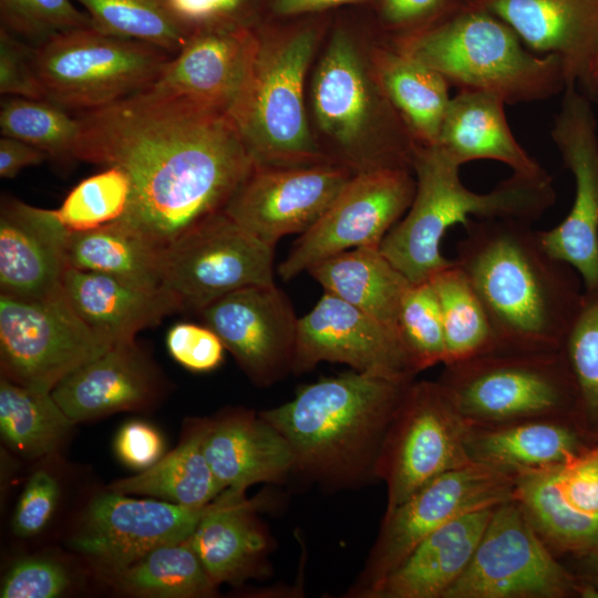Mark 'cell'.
I'll return each instance as SVG.
<instances>
[{
    "label": "cell",
    "instance_id": "cell-30",
    "mask_svg": "<svg viewBox=\"0 0 598 598\" xmlns=\"http://www.w3.org/2000/svg\"><path fill=\"white\" fill-rule=\"evenodd\" d=\"M63 291L81 319L112 344L134 342L140 331L181 311L164 289H143L71 267L63 278Z\"/></svg>",
    "mask_w": 598,
    "mask_h": 598
},
{
    "label": "cell",
    "instance_id": "cell-27",
    "mask_svg": "<svg viewBox=\"0 0 598 598\" xmlns=\"http://www.w3.org/2000/svg\"><path fill=\"white\" fill-rule=\"evenodd\" d=\"M259 505L246 498V492L226 488L188 538L217 586L266 570L271 540L256 515Z\"/></svg>",
    "mask_w": 598,
    "mask_h": 598
},
{
    "label": "cell",
    "instance_id": "cell-55",
    "mask_svg": "<svg viewBox=\"0 0 598 598\" xmlns=\"http://www.w3.org/2000/svg\"><path fill=\"white\" fill-rule=\"evenodd\" d=\"M586 90L590 94H598V52L595 56L594 63L591 65L589 81Z\"/></svg>",
    "mask_w": 598,
    "mask_h": 598
},
{
    "label": "cell",
    "instance_id": "cell-43",
    "mask_svg": "<svg viewBox=\"0 0 598 598\" xmlns=\"http://www.w3.org/2000/svg\"><path fill=\"white\" fill-rule=\"evenodd\" d=\"M396 331L417 373L444 364V327L431 280L411 283L401 302Z\"/></svg>",
    "mask_w": 598,
    "mask_h": 598
},
{
    "label": "cell",
    "instance_id": "cell-8",
    "mask_svg": "<svg viewBox=\"0 0 598 598\" xmlns=\"http://www.w3.org/2000/svg\"><path fill=\"white\" fill-rule=\"evenodd\" d=\"M173 55L137 40L72 29L33 47L44 100L85 113L147 87Z\"/></svg>",
    "mask_w": 598,
    "mask_h": 598
},
{
    "label": "cell",
    "instance_id": "cell-38",
    "mask_svg": "<svg viewBox=\"0 0 598 598\" xmlns=\"http://www.w3.org/2000/svg\"><path fill=\"white\" fill-rule=\"evenodd\" d=\"M430 280L443 320L444 364L496 351L495 337L483 305L454 259Z\"/></svg>",
    "mask_w": 598,
    "mask_h": 598
},
{
    "label": "cell",
    "instance_id": "cell-18",
    "mask_svg": "<svg viewBox=\"0 0 598 598\" xmlns=\"http://www.w3.org/2000/svg\"><path fill=\"white\" fill-rule=\"evenodd\" d=\"M214 502L193 507L111 491L91 503L70 545L115 576L151 550L188 539Z\"/></svg>",
    "mask_w": 598,
    "mask_h": 598
},
{
    "label": "cell",
    "instance_id": "cell-7",
    "mask_svg": "<svg viewBox=\"0 0 598 598\" xmlns=\"http://www.w3.org/2000/svg\"><path fill=\"white\" fill-rule=\"evenodd\" d=\"M316 44L310 29L259 38L250 75L229 112L255 165L327 162L312 140L303 100Z\"/></svg>",
    "mask_w": 598,
    "mask_h": 598
},
{
    "label": "cell",
    "instance_id": "cell-50",
    "mask_svg": "<svg viewBox=\"0 0 598 598\" xmlns=\"http://www.w3.org/2000/svg\"><path fill=\"white\" fill-rule=\"evenodd\" d=\"M115 452L124 464L142 472L163 457L164 441L154 426L142 421H131L120 429L115 439Z\"/></svg>",
    "mask_w": 598,
    "mask_h": 598
},
{
    "label": "cell",
    "instance_id": "cell-41",
    "mask_svg": "<svg viewBox=\"0 0 598 598\" xmlns=\"http://www.w3.org/2000/svg\"><path fill=\"white\" fill-rule=\"evenodd\" d=\"M578 394L579 424L598 443V287L584 289L576 318L564 340Z\"/></svg>",
    "mask_w": 598,
    "mask_h": 598
},
{
    "label": "cell",
    "instance_id": "cell-5",
    "mask_svg": "<svg viewBox=\"0 0 598 598\" xmlns=\"http://www.w3.org/2000/svg\"><path fill=\"white\" fill-rule=\"evenodd\" d=\"M492 13L472 7L408 34L398 50L441 73L460 90L486 91L506 104L542 101L566 87L558 56H537Z\"/></svg>",
    "mask_w": 598,
    "mask_h": 598
},
{
    "label": "cell",
    "instance_id": "cell-31",
    "mask_svg": "<svg viewBox=\"0 0 598 598\" xmlns=\"http://www.w3.org/2000/svg\"><path fill=\"white\" fill-rule=\"evenodd\" d=\"M497 94L460 90L451 97L439 142L462 165L476 159L506 164L513 173L526 176L548 174L516 141Z\"/></svg>",
    "mask_w": 598,
    "mask_h": 598
},
{
    "label": "cell",
    "instance_id": "cell-52",
    "mask_svg": "<svg viewBox=\"0 0 598 598\" xmlns=\"http://www.w3.org/2000/svg\"><path fill=\"white\" fill-rule=\"evenodd\" d=\"M49 155L17 138L1 136L0 138V177L10 179L16 177L23 168L39 165Z\"/></svg>",
    "mask_w": 598,
    "mask_h": 598
},
{
    "label": "cell",
    "instance_id": "cell-15",
    "mask_svg": "<svg viewBox=\"0 0 598 598\" xmlns=\"http://www.w3.org/2000/svg\"><path fill=\"white\" fill-rule=\"evenodd\" d=\"M381 90L370 80L351 38L337 31L318 63L312 80V107L320 130L349 155L350 165L378 168L364 140L378 132L398 146L414 152L416 142Z\"/></svg>",
    "mask_w": 598,
    "mask_h": 598
},
{
    "label": "cell",
    "instance_id": "cell-32",
    "mask_svg": "<svg viewBox=\"0 0 598 598\" xmlns=\"http://www.w3.org/2000/svg\"><path fill=\"white\" fill-rule=\"evenodd\" d=\"M307 272L324 291L396 331L401 302L412 282L379 247H359L342 251L319 261Z\"/></svg>",
    "mask_w": 598,
    "mask_h": 598
},
{
    "label": "cell",
    "instance_id": "cell-22",
    "mask_svg": "<svg viewBox=\"0 0 598 598\" xmlns=\"http://www.w3.org/2000/svg\"><path fill=\"white\" fill-rule=\"evenodd\" d=\"M258 45L259 37L247 25L194 33L143 90L229 115L250 75Z\"/></svg>",
    "mask_w": 598,
    "mask_h": 598
},
{
    "label": "cell",
    "instance_id": "cell-24",
    "mask_svg": "<svg viewBox=\"0 0 598 598\" xmlns=\"http://www.w3.org/2000/svg\"><path fill=\"white\" fill-rule=\"evenodd\" d=\"M505 22L535 51L563 63L566 86L587 87L598 52V0H471Z\"/></svg>",
    "mask_w": 598,
    "mask_h": 598
},
{
    "label": "cell",
    "instance_id": "cell-9",
    "mask_svg": "<svg viewBox=\"0 0 598 598\" xmlns=\"http://www.w3.org/2000/svg\"><path fill=\"white\" fill-rule=\"evenodd\" d=\"M589 589L538 536L513 497L498 504L476 550L444 598H574Z\"/></svg>",
    "mask_w": 598,
    "mask_h": 598
},
{
    "label": "cell",
    "instance_id": "cell-33",
    "mask_svg": "<svg viewBox=\"0 0 598 598\" xmlns=\"http://www.w3.org/2000/svg\"><path fill=\"white\" fill-rule=\"evenodd\" d=\"M374 70L381 91L414 141L436 144L451 101L447 80L398 49L378 50Z\"/></svg>",
    "mask_w": 598,
    "mask_h": 598
},
{
    "label": "cell",
    "instance_id": "cell-26",
    "mask_svg": "<svg viewBox=\"0 0 598 598\" xmlns=\"http://www.w3.org/2000/svg\"><path fill=\"white\" fill-rule=\"evenodd\" d=\"M75 424L145 405L155 394V374L136 342L113 344L51 391Z\"/></svg>",
    "mask_w": 598,
    "mask_h": 598
},
{
    "label": "cell",
    "instance_id": "cell-54",
    "mask_svg": "<svg viewBox=\"0 0 598 598\" xmlns=\"http://www.w3.org/2000/svg\"><path fill=\"white\" fill-rule=\"evenodd\" d=\"M358 1L362 0H275L274 8L280 16H295Z\"/></svg>",
    "mask_w": 598,
    "mask_h": 598
},
{
    "label": "cell",
    "instance_id": "cell-45",
    "mask_svg": "<svg viewBox=\"0 0 598 598\" xmlns=\"http://www.w3.org/2000/svg\"><path fill=\"white\" fill-rule=\"evenodd\" d=\"M70 576L59 563L42 557L18 560L1 584V598H53L70 586Z\"/></svg>",
    "mask_w": 598,
    "mask_h": 598
},
{
    "label": "cell",
    "instance_id": "cell-11",
    "mask_svg": "<svg viewBox=\"0 0 598 598\" xmlns=\"http://www.w3.org/2000/svg\"><path fill=\"white\" fill-rule=\"evenodd\" d=\"M467 421L437 380L408 388L383 440L375 477L390 511L431 480L471 464Z\"/></svg>",
    "mask_w": 598,
    "mask_h": 598
},
{
    "label": "cell",
    "instance_id": "cell-19",
    "mask_svg": "<svg viewBox=\"0 0 598 598\" xmlns=\"http://www.w3.org/2000/svg\"><path fill=\"white\" fill-rule=\"evenodd\" d=\"M198 313L255 384L292 372L299 318L275 283L236 290Z\"/></svg>",
    "mask_w": 598,
    "mask_h": 598
},
{
    "label": "cell",
    "instance_id": "cell-42",
    "mask_svg": "<svg viewBox=\"0 0 598 598\" xmlns=\"http://www.w3.org/2000/svg\"><path fill=\"white\" fill-rule=\"evenodd\" d=\"M132 183L124 169L107 166L81 181L54 209L70 231H85L121 220L130 206Z\"/></svg>",
    "mask_w": 598,
    "mask_h": 598
},
{
    "label": "cell",
    "instance_id": "cell-20",
    "mask_svg": "<svg viewBox=\"0 0 598 598\" xmlns=\"http://www.w3.org/2000/svg\"><path fill=\"white\" fill-rule=\"evenodd\" d=\"M320 362L395 379L419 374L394 329L327 291L298 320L292 372H308Z\"/></svg>",
    "mask_w": 598,
    "mask_h": 598
},
{
    "label": "cell",
    "instance_id": "cell-35",
    "mask_svg": "<svg viewBox=\"0 0 598 598\" xmlns=\"http://www.w3.org/2000/svg\"><path fill=\"white\" fill-rule=\"evenodd\" d=\"M111 491L156 497L174 504L200 507L224 489L203 450V422L172 452L137 475L114 482Z\"/></svg>",
    "mask_w": 598,
    "mask_h": 598
},
{
    "label": "cell",
    "instance_id": "cell-6",
    "mask_svg": "<svg viewBox=\"0 0 598 598\" xmlns=\"http://www.w3.org/2000/svg\"><path fill=\"white\" fill-rule=\"evenodd\" d=\"M437 381L470 425L579 424L577 388L561 349L493 351L444 364Z\"/></svg>",
    "mask_w": 598,
    "mask_h": 598
},
{
    "label": "cell",
    "instance_id": "cell-46",
    "mask_svg": "<svg viewBox=\"0 0 598 598\" xmlns=\"http://www.w3.org/2000/svg\"><path fill=\"white\" fill-rule=\"evenodd\" d=\"M171 357L192 372H209L224 360L225 346L216 332L205 323L177 322L165 338Z\"/></svg>",
    "mask_w": 598,
    "mask_h": 598
},
{
    "label": "cell",
    "instance_id": "cell-53",
    "mask_svg": "<svg viewBox=\"0 0 598 598\" xmlns=\"http://www.w3.org/2000/svg\"><path fill=\"white\" fill-rule=\"evenodd\" d=\"M589 589L591 598H598V540L586 551L563 561Z\"/></svg>",
    "mask_w": 598,
    "mask_h": 598
},
{
    "label": "cell",
    "instance_id": "cell-13",
    "mask_svg": "<svg viewBox=\"0 0 598 598\" xmlns=\"http://www.w3.org/2000/svg\"><path fill=\"white\" fill-rule=\"evenodd\" d=\"M274 259L275 248L220 210L163 250L162 288L181 310L199 312L236 290L275 283Z\"/></svg>",
    "mask_w": 598,
    "mask_h": 598
},
{
    "label": "cell",
    "instance_id": "cell-1",
    "mask_svg": "<svg viewBox=\"0 0 598 598\" xmlns=\"http://www.w3.org/2000/svg\"><path fill=\"white\" fill-rule=\"evenodd\" d=\"M78 117L73 158L126 172L121 220L162 250L223 210L255 166L227 113L184 99L142 90Z\"/></svg>",
    "mask_w": 598,
    "mask_h": 598
},
{
    "label": "cell",
    "instance_id": "cell-29",
    "mask_svg": "<svg viewBox=\"0 0 598 598\" xmlns=\"http://www.w3.org/2000/svg\"><path fill=\"white\" fill-rule=\"evenodd\" d=\"M594 443L569 420H527L468 425L465 446L472 463L517 476L565 464Z\"/></svg>",
    "mask_w": 598,
    "mask_h": 598
},
{
    "label": "cell",
    "instance_id": "cell-16",
    "mask_svg": "<svg viewBox=\"0 0 598 598\" xmlns=\"http://www.w3.org/2000/svg\"><path fill=\"white\" fill-rule=\"evenodd\" d=\"M551 138L575 182V197L565 219L538 231L545 250L569 265L584 289L598 287V133L588 95L566 86Z\"/></svg>",
    "mask_w": 598,
    "mask_h": 598
},
{
    "label": "cell",
    "instance_id": "cell-17",
    "mask_svg": "<svg viewBox=\"0 0 598 598\" xmlns=\"http://www.w3.org/2000/svg\"><path fill=\"white\" fill-rule=\"evenodd\" d=\"M354 173L328 162L300 166L255 165L224 212L275 248L287 235L303 234L326 213Z\"/></svg>",
    "mask_w": 598,
    "mask_h": 598
},
{
    "label": "cell",
    "instance_id": "cell-28",
    "mask_svg": "<svg viewBox=\"0 0 598 598\" xmlns=\"http://www.w3.org/2000/svg\"><path fill=\"white\" fill-rule=\"evenodd\" d=\"M496 506L464 514L431 533L367 598H444L467 568Z\"/></svg>",
    "mask_w": 598,
    "mask_h": 598
},
{
    "label": "cell",
    "instance_id": "cell-2",
    "mask_svg": "<svg viewBox=\"0 0 598 598\" xmlns=\"http://www.w3.org/2000/svg\"><path fill=\"white\" fill-rule=\"evenodd\" d=\"M457 245L462 269L488 318L496 351L560 350L584 290L529 223L473 218Z\"/></svg>",
    "mask_w": 598,
    "mask_h": 598
},
{
    "label": "cell",
    "instance_id": "cell-44",
    "mask_svg": "<svg viewBox=\"0 0 598 598\" xmlns=\"http://www.w3.org/2000/svg\"><path fill=\"white\" fill-rule=\"evenodd\" d=\"M74 0H0L1 27L35 45L72 29L94 28Z\"/></svg>",
    "mask_w": 598,
    "mask_h": 598
},
{
    "label": "cell",
    "instance_id": "cell-37",
    "mask_svg": "<svg viewBox=\"0 0 598 598\" xmlns=\"http://www.w3.org/2000/svg\"><path fill=\"white\" fill-rule=\"evenodd\" d=\"M113 577L122 590L145 597H207L217 587L188 539L159 546Z\"/></svg>",
    "mask_w": 598,
    "mask_h": 598
},
{
    "label": "cell",
    "instance_id": "cell-25",
    "mask_svg": "<svg viewBox=\"0 0 598 598\" xmlns=\"http://www.w3.org/2000/svg\"><path fill=\"white\" fill-rule=\"evenodd\" d=\"M203 422V450L220 485L240 492L293 472L287 440L260 413L235 410Z\"/></svg>",
    "mask_w": 598,
    "mask_h": 598
},
{
    "label": "cell",
    "instance_id": "cell-14",
    "mask_svg": "<svg viewBox=\"0 0 598 598\" xmlns=\"http://www.w3.org/2000/svg\"><path fill=\"white\" fill-rule=\"evenodd\" d=\"M415 194L410 168L381 167L353 174L321 218L293 243L278 266L290 280L319 261L359 247H379L405 215Z\"/></svg>",
    "mask_w": 598,
    "mask_h": 598
},
{
    "label": "cell",
    "instance_id": "cell-49",
    "mask_svg": "<svg viewBox=\"0 0 598 598\" xmlns=\"http://www.w3.org/2000/svg\"><path fill=\"white\" fill-rule=\"evenodd\" d=\"M59 493L54 476L47 471L33 473L13 513V534L27 538L41 533L54 512Z\"/></svg>",
    "mask_w": 598,
    "mask_h": 598
},
{
    "label": "cell",
    "instance_id": "cell-39",
    "mask_svg": "<svg viewBox=\"0 0 598 598\" xmlns=\"http://www.w3.org/2000/svg\"><path fill=\"white\" fill-rule=\"evenodd\" d=\"M80 130L78 116H71L68 110L48 100L21 96L1 100V136L31 144L49 157L73 158Z\"/></svg>",
    "mask_w": 598,
    "mask_h": 598
},
{
    "label": "cell",
    "instance_id": "cell-47",
    "mask_svg": "<svg viewBox=\"0 0 598 598\" xmlns=\"http://www.w3.org/2000/svg\"><path fill=\"white\" fill-rule=\"evenodd\" d=\"M172 19L190 37L205 30L246 25L248 0H163Z\"/></svg>",
    "mask_w": 598,
    "mask_h": 598
},
{
    "label": "cell",
    "instance_id": "cell-3",
    "mask_svg": "<svg viewBox=\"0 0 598 598\" xmlns=\"http://www.w3.org/2000/svg\"><path fill=\"white\" fill-rule=\"evenodd\" d=\"M414 380L352 370L306 384L260 414L287 440L292 473L329 487L360 485L377 478L383 440Z\"/></svg>",
    "mask_w": 598,
    "mask_h": 598
},
{
    "label": "cell",
    "instance_id": "cell-48",
    "mask_svg": "<svg viewBox=\"0 0 598 598\" xmlns=\"http://www.w3.org/2000/svg\"><path fill=\"white\" fill-rule=\"evenodd\" d=\"M0 93L44 100L33 64V47L0 27Z\"/></svg>",
    "mask_w": 598,
    "mask_h": 598
},
{
    "label": "cell",
    "instance_id": "cell-12",
    "mask_svg": "<svg viewBox=\"0 0 598 598\" xmlns=\"http://www.w3.org/2000/svg\"><path fill=\"white\" fill-rule=\"evenodd\" d=\"M113 344L75 312L64 291L43 299L0 295L1 377L51 392Z\"/></svg>",
    "mask_w": 598,
    "mask_h": 598
},
{
    "label": "cell",
    "instance_id": "cell-23",
    "mask_svg": "<svg viewBox=\"0 0 598 598\" xmlns=\"http://www.w3.org/2000/svg\"><path fill=\"white\" fill-rule=\"evenodd\" d=\"M70 233L54 209L2 198L0 295L43 299L62 291Z\"/></svg>",
    "mask_w": 598,
    "mask_h": 598
},
{
    "label": "cell",
    "instance_id": "cell-36",
    "mask_svg": "<svg viewBox=\"0 0 598 598\" xmlns=\"http://www.w3.org/2000/svg\"><path fill=\"white\" fill-rule=\"evenodd\" d=\"M74 423L51 392L0 379V432L19 454L35 458L54 451Z\"/></svg>",
    "mask_w": 598,
    "mask_h": 598
},
{
    "label": "cell",
    "instance_id": "cell-21",
    "mask_svg": "<svg viewBox=\"0 0 598 598\" xmlns=\"http://www.w3.org/2000/svg\"><path fill=\"white\" fill-rule=\"evenodd\" d=\"M560 560L598 540V443L571 461L516 476L514 496Z\"/></svg>",
    "mask_w": 598,
    "mask_h": 598
},
{
    "label": "cell",
    "instance_id": "cell-40",
    "mask_svg": "<svg viewBox=\"0 0 598 598\" xmlns=\"http://www.w3.org/2000/svg\"><path fill=\"white\" fill-rule=\"evenodd\" d=\"M93 27L106 34L153 44L175 55L188 37L168 13L163 0H74Z\"/></svg>",
    "mask_w": 598,
    "mask_h": 598
},
{
    "label": "cell",
    "instance_id": "cell-10",
    "mask_svg": "<svg viewBox=\"0 0 598 598\" xmlns=\"http://www.w3.org/2000/svg\"><path fill=\"white\" fill-rule=\"evenodd\" d=\"M516 476L471 463L446 472L385 511L378 537L347 597L367 598L431 533L470 512L514 496Z\"/></svg>",
    "mask_w": 598,
    "mask_h": 598
},
{
    "label": "cell",
    "instance_id": "cell-4",
    "mask_svg": "<svg viewBox=\"0 0 598 598\" xmlns=\"http://www.w3.org/2000/svg\"><path fill=\"white\" fill-rule=\"evenodd\" d=\"M462 164L439 144L415 145L412 171L415 194L411 206L386 234L381 252L410 280L420 283L453 264L441 251L442 239L456 224L473 218H509L530 223L556 200L548 174L513 173L488 193H475L460 178Z\"/></svg>",
    "mask_w": 598,
    "mask_h": 598
},
{
    "label": "cell",
    "instance_id": "cell-34",
    "mask_svg": "<svg viewBox=\"0 0 598 598\" xmlns=\"http://www.w3.org/2000/svg\"><path fill=\"white\" fill-rule=\"evenodd\" d=\"M162 258L159 247L123 220L71 231L69 236V267L107 275L143 289H163Z\"/></svg>",
    "mask_w": 598,
    "mask_h": 598
},
{
    "label": "cell",
    "instance_id": "cell-51",
    "mask_svg": "<svg viewBox=\"0 0 598 598\" xmlns=\"http://www.w3.org/2000/svg\"><path fill=\"white\" fill-rule=\"evenodd\" d=\"M446 3L447 0H382V12L390 24L406 27L434 18Z\"/></svg>",
    "mask_w": 598,
    "mask_h": 598
}]
</instances>
